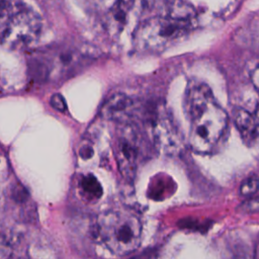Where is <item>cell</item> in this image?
I'll use <instances>...</instances> for the list:
<instances>
[{
	"label": "cell",
	"instance_id": "7a4b0ae2",
	"mask_svg": "<svg viewBox=\"0 0 259 259\" xmlns=\"http://www.w3.org/2000/svg\"><path fill=\"white\" fill-rule=\"evenodd\" d=\"M193 28V13L187 6L176 5L166 14L141 22L134 33V44L141 52H160L185 37Z\"/></svg>",
	"mask_w": 259,
	"mask_h": 259
},
{
	"label": "cell",
	"instance_id": "5b68a950",
	"mask_svg": "<svg viewBox=\"0 0 259 259\" xmlns=\"http://www.w3.org/2000/svg\"><path fill=\"white\" fill-rule=\"evenodd\" d=\"M142 136L139 124L132 121L117 122L114 152L120 172L132 177L141 154Z\"/></svg>",
	"mask_w": 259,
	"mask_h": 259
},
{
	"label": "cell",
	"instance_id": "277c9868",
	"mask_svg": "<svg viewBox=\"0 0 259 259\" xmlns=\"http://www.w3.org/2000/svg\"><path fill=\"white\" fill-rule=\"evenodd\" d=\"M42 30L40 16L19 0H0V42L11 49L34 44Z\"/></svg>",
	"mask_w": 259,
	"mask_h": 259
},
{
	"label": "cell",
	"instance_id": "9c48e42d",
	"mask_svg": "<svg viewBox=\"0 0 259 259\" xmlns=\"http://www.w3.org/2000/svg\"><path fill=\"white\" fill-rule=\"evenodd\" d=\"M251 81L255 89L259 92V64L253 69L251 73Z\"/></svg>",
	"mask_w": 259,
	"mask_h": 259
},
{
	"label": "cell",
	"instance_id": "8992f818",
	"mask_svg": "<svg viewBox=\"0 0 259 259\" xmlns=\"http://www.w3.org/2000/svg\"><path fill=\"white\" fill-rule=\"evenodd\" d=\"M234 121L245 144L248 146H254L259 142V135L252 111L242 107H237L234 110Z\"/></svg>",
	"mask_w": 259,
	"mask_h": 259
},
{
	"label": "cell",
	"instance_id": "6da1fadb",
	"mask_svg": "<svg viewBox=\"0 0 259 259\" xmlns=\"http://www.w3.org/2000/svg\"><path fill=\"white\" fill-rule=\"evenodd\" d=\"M185 110L190 122L188 144L198 154L211 153L225 138L229 117L217 102L211 89L202 82L188 84L185 93Z\"/></svg>",
	"mask_w": 259,
	"mask_h": 259
},
{
	"label": "cell",
	"instance_id": "3957f363",
	"mask_svg": "<svg viewBox=\"0 0 259 259\" xmlns=\"http://www.w3.org/2000/svg\"><path fill=\"white\" fill-rule=\"evenodd\" d=\"M97 230L102 243L117 256L136 251L142 239V223L139 215L126 208H110L98 215Z\"/></svg>",
	"mask_w": 259,
	"mask_h": 259
},
{
	"label": "cell",
	"instance_id": "52a82bcc",
	"mask_svg": "<svg viewBox=\"0 0 259 259\" xmlns=\"http://www.w3.org/2000/svg\"><path fill=\"white\" fill-rule=\"evenodd\" d=\"M259 190V178L256 175H250L241 183L240 192L242 195L250 196Z\"/></svg>",
	"mask_w": 259,
	"mask_h": 259
},
{
	"label": "cell",
	"instance_id": "30bf717a",
	"mask_svg": "<svg viewBox=\"0 0 259 259\" xmlns=\"http://www.w3.org/2000/svg\"><path fill=\"white\" fill-rule=\"evenodd\" d=\"M252 114L254 116V120L256 123V127L258 131V135H259V101L256 103L254 109L252 110Z\"/></svg>",
	"mask_w": 259,
	"mask_h": 259
},
{
	"label": "cell",
	"instance_id": "ba28073f",
	"mask_svg": "<svg viewBox=\"0 0 259 259\" xmlns=\"http://www.w3.org/2000/svg\"><path fill=\"white\" fill-rule=\"evenodd\" d=\"M51 105L59 111H65L67 108L66 102H65L63 96L60 94H54L51 97Z\"/></svg>",
	"mask_w": 259,
	"mask_h": 259
}]
</instances>
